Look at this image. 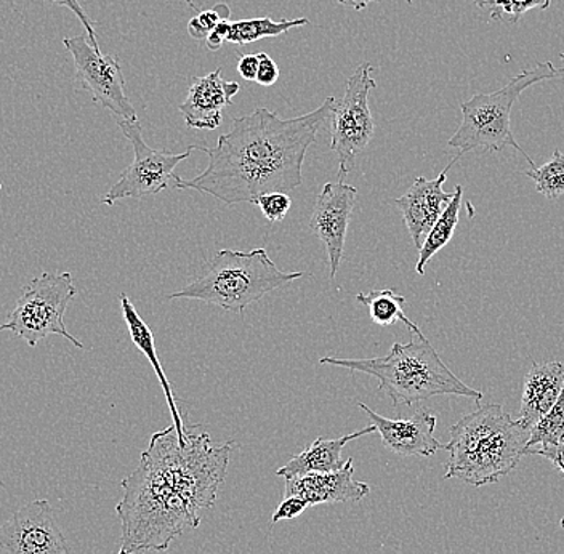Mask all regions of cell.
Returning <instances> with one entry per match:
<instances>
[{
    "instance_id": "obj_1",
    "label": "cell",
    "mask_w": 564,
    "mask_h": 554,
    "mask_svg": "<svg viewBox=\"0 0 564 554\" xmlns=\"http://www.w3.org/2000/svg\"><path fill=\"white\" fill-rule=\"evenodd\" d=\"M235 443L214 444L199 425L174 423L151 436L135 471L122 479L116 507L122 524L119 554L165 552L186 529H196L227 478Z\"/></svg>"
},
{
    "instance_id": "obj_2",
    "label": "cell",
    "mask_w": 564,
    "mask_h": 554,
    "mask_svg": "<svg viewBox=\"0 0 564 554\" xmlns=\"http://www.w3.org/2000/svg\"><path fill=\"white\" fill-rule=\"evenodd\" d=\"M334 106L335 97H329L315 111L294 119L267 108L235 119L214 148H200L209 157L206 171L193 180L178 176L175 188L209 194L227 206L257 204L263 194L297 189L306 153Z\"/></svg>"
},
{
    "instance_id": "obj_3",
    "label": "cell",
    "mask_w": 564,
    "mask_h": 554,
    "mask_svg": "<svg viewBox=\"0 0 564 554\" xmlns=\"http://www.w3.org/2000/svg\"><path fill=\"white\" fill-rule=\"evenodd\" d=\"M449 452L444 479L457 478L465 485H496L510 475L528 455L531 428L513 420L502 405H479L451 426Z\"/></svg>"
},
{
    "instance_id": "obj_4",
    "label": "cell",
    "mask_w": 564,
    "mask_h": 554,
    "mask_svg": "<svg viewBox=\"0 0 564 554\" xmlns=\"http://www.w3.org/2000/svg\"><path fill=\"white\" fill-rule=\"evenodd\" d=\"M319 365L344 367L351 372L376 377L379 390L391 398L394 408L449 394L475 401L485 397L458 379L423 335H414L405 345L393 344L386 358L340 359L327 356L319 359Z\"/></svg>"
},
{
    "instance_id": "obj_5",
    "label": "cell",
    "mask_w": 564,
    "mask_h": 554,
    "mask_svg": "<svg viewBox=\"0 0 564 554\" xmlns=\"http://www.w3.org/2000/svg\"><path fill=\"white\" fill-rule=\"evenodd\" d=\"M305 273H285L268 257L267 250H218L203 278L167 296L169 300H199L220 306L228 313L242 314L264 295L285 287Z\"/></svg>"
},
{
    "instance_id": "obj_6",
    "label": "cell",
    "mask_w": 564,
    "mask_h": 554,
    "mask_svg": "<svg viewBox=\"0 0 564 554\" xmlns=\"http://www.w3.org/2000/svg\"><path fill=\"white\" fill-rule=\"evenodd\" d=\"M562 69L552 62L539 63L534 68L521 70L507 86L492 94H478L460 104L462 122L447 146L458 150L457 156L482 150L486 153H500L513 146L527 157L531 169L538 167L527 151L514 140L510 116L513 105L527 88L544 80L556 79Z\"/></svg>"
},
{
    "instance_id": "obj_7",
    "label": "cell",
    "mask_w": 564,
    "mask_h": 554,
    "mask_svg": "<svg viewBox=\"0 0 564 554\" xmlns=\"http://www.w3.org/2000/svg\"><path fill=\"white\" fill-rule=\"evenodd\" d=\"M76 295L69 273H44L24 285L15 309L10 313L9 323L3 324V327L23 338L30 347H35L48 335H62L74 347L83 349V341L69 334L63 319Z\"/></svg>"
},
{
    "instance_id": "obj_8",
    "label": "cell",
    "mask_w": 564,
    "mask_h": 554,
    "mask_svg": "<svg viewBox=\"0 0 564 554\" xmlns=\"http://www.w3.org/2000/svg\"><path fill=\"white\" fill-rule=\"evenodd\" d=\"M372 65L361 63L347 79L344 97L335 100L330 116V150L338 159V182H345L355 167L356 157L369 146L376 132L369 108L370 90L377 87Z\"/></svg>"
},
{
    "instance_id": "obj_9",
    "label": "cell",
    "mask_w": 564,
    "mask_h": 554,
    "mask_svg": "<svg viewBox=\"0 0 564 554\" xmlns=\"http://www.w3.org/2000/svg\"><path fill=\"white\" fill-rule=\"evenodd\" d=\"M118 126L122 130L123 137L132 144L135 159L123 171L118 183L105 194L101 203L112 206L116 200L129 199V197L140 199V197L161 193L171 185L175 186L176 178H178L174 175L176 165L186 161L196 146H189L188 150L180 154L164 153V151L148 146L139 121L118 119Z\"/></svg>"
},
{
    "instance_id": "obj_10",
    "label": "cell",
    "mask_w": 564,
    "mask_h": 554,
    "mask_svg": "<svg viewBox=\"0 0 564 554\" xmlns=\"http://www.w3.org/2000/svg\"><path fill=\"white\" fill-rule=\"evenodd\" d=\"M63 44L73 55L77 83L90 91L94 104L109 109L123 121H139L135 108L126 95V79L118 56L104 55L86 35L66 37Z\"/></svg>"
},
{
    "instance_id": "obj_11",
    "label": "cell",
    "mask_w": 564,
    "mask_h": 554,
    "mask_svg": "<svg viewBox=\"0 0 564 554\" xmlns=\"http://www.w3.org/2000/svg\"><path fill=\"white\" fill-rule=\"evenodd\" d=\"M0 554H73L47 500L23 504L0 525Z\"/></svg>"
},
{
    "instance_id": "obj_12",
    "label": "cell",
    "mask_w": 564,
    "mask_h": 554,
    "mask_svg": "<svg viewBox=\"0 0 564 554\" xmlns=\"http://www.w3.org/2000/svg\"><path fill=\"white\" fill-rule=\"evenodd\" d=\"M358 189L345 182L326 183L316 199L310 229L326 247L330 278H337L344 259L345 241L350 226Z\"/></svg>"
},
{
    "instance_id": "obj_13",
    "label": "cell",
    "mask_w": 564,
    "mask_h": 554,
    "mask_svg": "<svg viewBox=\"0 0 564 554\" xmlns=\"http://www.w3.org/2000/svg\"><path fill=\"white\" fill-rule=\"evenodd\" d=\"M358 405L376 426L377 433L382 437L383 447L393 454L400 457H433L436 452L444 449L443 444L435 437L438 419L426 409H421L409 419L393 420L377 414L362 402Z\"/></svg>"
},
{
    "instance_id": "obj_14",
    "label": "cell",
    "mask_w": 564,
    "mask_h": 554,
    "mask_svg": "<svg viewBox=\"0 0 564 554\" xmlns=\"http://www.w3.org/2000/svg\"><path fill=\"white\" fill-rule=\"evenodd\" d=\"M456 156L449 162L446 169L435 180H426L425 176H417L411 189L404 196L394 200L397 207L403 214L405 228L411 235L412 242L421 250L423 241L430 229L436 224V220L443 214L447 204L453 200L454 193H446L443 189L453 165L458 161Z\"/></svg>"
},
{
    "instance_id": "obj_15",
    "label": "cell",
    "mask_w": 564,
    "mask_h": 554,
    "mask_svg": "<svg viewBox=\"0 0 564 554\" xmlns=\"http://www.w3.org/2000/svg\"><path fill=\"white\" fill-rule=\"evenodd\" d=\"M241 86L235 80H225L221 68L207 76L194 77L185 101L178 106L189 129L215 130L224 119V109L231 106L232 98Z\"/></svg>"
},
{
    "instance_id": "obj_16",
    "label": "cell",
    "mask_w": 564,
    "mask_h": 554,
    "mask_svg": "<svg viewBox=\"0 0 564 554\" xmlns=\"http://www.w3.org/2000/svg\"><path fill=\"white\" fill-rule=\"evenodd\" d=\"M352 458L345 461L344 468L333 472H310L285 479L284 497H300L310 507L321 503L359 502L370 493L366 482L352 479Z\"/></svg>"
},
{
    "instance_id": "obj_17",
    "label": "cell",
    "mask_w": 564,
    "mask_h": 554,
    "mask_svg": "<svg viewBox=\"0 0 564 554\" xmlns=\"http://www.w3.org/2000/svg\"><path fill=\"white\" fill-rule=\"evenodd\" d=\"M564 390V365L562 362H532L524 377L521 397L520 420L534 428L549 414Z\"/></svg>"
},
{
    "instance_id": "obj_18",
    "label": "cell",
    "mask_w": 564,
    "mask_h": 554,
    "mask_svg": "<svg viewBox=\"0 0 564 554\" xmlns=\"http://www.w3.org/2000/svg\"><path fill=\"white\" fill-rule=\"evenodd\" d=\"M376 432V426L370 425L359 430V432L337 437V439L317 437L308 449L294 455L284 467L278 469L276 475L284 479H291L295 478V476L310 475V472L337 471V469L344 468L345 465V461L341 460L344 447L351 443V441Z\"/></svg>"
},
{
    "instance_id": "obj_19",
    "label": "cell",
    "mask_w": 564,
    "mask_h": 554,
    "mask_svg": "<svg viewBox=\"0 0 564 554\" xmlns=\"http://www.w3.org/2000/svg\"><path fill=\"white\" fill-rule=\"evenodd\" d=\"M310 21L306 18H295V20L274 21L273 18H249V20H239L235 23L221 21L209 37L206 39L209 51H220L225 42L229 44L242 45L253 44V42L262 41V39L278 37L285 34L294 28L306 26Z\"/></svg>"
},
{
    "instance_id": "obj_20",
    "label": "cell",
    "mask_w": 564,
    "mask_h": 554,
    "mask_svg": "<svg viewBox=\"0 0 564 554\" xmlns=\"http://www.w3.org/2000/svg\"><path fill=\"white\" fill-rule=\"evenodd\" d=\"M119 298H121L123 321H126L127 327H129L133 345H135V347L147 356L148 361L153 366L159 383H161L162 390H164L165 399H167V405L169 409H171L172 419H174L176 433L183 434L185 433L186 423L183 422V416L180 414L178 408H176L174 388H172L171 381H169L164 369H162L161 362H159L153 330H151L150 327H148V324L141 319L140 314L137 313L135 306L130 302L129 296L121 294Z\"/></svg>"
},
{
    "instance_id": "obj_21",
    "label": "cell",
    "mask_w": 564,
    "mask_h": 554,
    "mask_svg": "<svg viewBox=\"0 0 564 554\" xmlns=\"http://www.w3.org/2000/svg\"><path fill=\"white\" fill-rule=\"evenodd\" d=\"M462 197H464V188L457 185L456 191H454L453 200L447 204L436 224L433 225V228L426 235L425 241H423L421 250H419L417 264H415V271H417L419 276H425L426 263L453 239L458 220H460Z\"/></svg>"
},
{
    "instance_id": "obj_22",
    "label": "cell",
    "mask_w": 564,
    "mask_h": 554,
    "mask_svg": "<svg viewBox=\"0 0 564 554\" xmlns=\"http://www.w3.org/2000/svg\"><path fill=\"white\" fill-rule=\"evenodd\" d=\"M356 302L365 305L369 309L370 319L377 326L388 327L397 323H403L414 335H423L417 324L412 323L405 316L403 305L404 296L398 295L394 289H386V291H372L369 294L356 295Z\"/></svg>"
},
{
    "instance_id": "obj_23",
    "label": "cell",
    "mask_w": 564,
    "mask_h": 554,
    "mask_svg": "<svg viewBox=\"0 0 564 554\" xmlns=\"http://www.w3.org/2000/svg\"><path fill=\"white\" fill-rule=\"evenodd\" d=\"M564 439V390L556 404L550 409L549 414L531 430L528 443V455H535L539 450L558 446Z\"/></svg>"
},
{
    "instance_id": "obj_24",
    "label": "cell",
    "mask_w": 564,
    "mask_h": 554,
    "mask_svg": "<svg viewBox=\"0 0 564 554\" xmlns=\"http://www.w3.org/2000/svg\"><path fill=\"white\" fill-rule=\"evenodd\" d=\"M527 175L534 180L538 193L550 200L558 199L564 194V154L556 150L549 162L541 167L531 169Z\"/></svg>"
},
{
    "instance_id": "obj_25",
    "label": "cell",
    "mask_w": 564,
    "mask_h": 554,
    "mask_svg": "<svg viewBox=\"0 0 564 554\" xmlns=\"http://www.w3.org/2000/svg\"><path fill=\"white\" fill-rule=\"evenodd\" d=\"M186 3L196 12V15L188 23V34L192 35L194 41H206L212 31L221 21H228L229 15H231V10H229L227 3H217V6L207 10L197 9L193 0H186Z\"/></svg>"
},
{
    "instance_id": "obj_26",
    "label": "cell",
    "mask_w": 564,
    "mask_h": 554,
    "mask_svg": "<svg viewBox=\"0 0 564 554\" xmlns=\"http://www.w3.org/2000/svg\"><path fill=\"white\" fill-rule=\"evenodd\" d=\"M552 0H491L492 20L511 21L518 23L520 18L531 10H546Z\"/></svg>"
},
{
    "instance_id": "obj_27",
    "label": "cell",
    "mask_w": 564,
    "mask_h": 554,
    "mask_svg": "<svg viewBox=\"0 0 564 554\" xmlns=\"http://www.w3.org/2000/svg\"><path fill=\"white\" fill-rule=\"evenodd\" d=\"M256 206H259L268 221L280 224L288 217L292 200L285 193H268L259 197Z\"/></svg>"
},
{
    "instance_id": "obj_28",
    "label": "cell",
    "mask_w": 564,
    "mask_h": 554,
    "mask_svg": "<svg viewBox=\"0 0 564 554\" xmlns=\"http://www.w3.org/2000/svg\"><path fill=\"white\" fill-rule=\"evenodd\" d=\"M42 2L53 3V6L65 7L69 9L83 23L84 30H86L88 41L94 45L97 51H101L100 44H98L97 34H95L94 21L88 18L86 10L80 7L79 0H42Z\"/></svg>"
},
{
    "instance_id": "obj_29",
    "label": "cell",
    "mask_w": 564,
    "mask_h": 554,
    "mask_svg": "<svg viewBox=\"0 0 564 554\" xmlns=\"http://www.w3.org/2000/svg\"><path fill=\"white\" fill-rule=\"evenodd\" d=\"M308 507L310 504L306 503L305 500L300 499V497H284L282 502L278 504L276 510H274L271 522L276 524V522L280 521L295 520V518H299Z\"/></svg>"
},
{
    "instance_id": "obj_30",
    "label": "cell",
    "mask_w": 564,
    "mask_h": 554,
    "mask_svg": "<svg viewBox=\"0 0 564 554\" xmlns=\"http://www.w3.org/2000/svg\"><path fill=\"white\" fill-rule=\"evenodd\" d=\"M260 55V66L259 73H257L256 83L262 87H271L278 83L280 79V68H278L274 59L271 58L268 53H259Z\"/></svg>"
},
{
    "instance_id": "obj_31",
    "label": "cell",
    "mask_w": 564,
    "mask_h": 554,
    "mask_svg": "<svg viewBox=\"0 0 564 554\" xmlns=\"http://www.w3.org/2000/svg\"><path fill=\"white\" fill-rule=\"evenodd\" d=\"M260 55L259 53H245L238 56V73L242 79L249 83H256L257 73H259Z\"/></svg>"
},
{
    "instance_id": "obj_32",
    "label": "cell",
    "mask_w": 564,
    "mask_h": 554,
    "mask_svg": "<svg viewBox=\"0 0 564 554\" xmlns=\"http://www.w3.org/2000/svg\"><path fill=\"white\" fill-rule=\"evenodd\" d=\"M535 455L552 461V464L555 465V467L558 468L564 476V439L558 444V446L550 447V449L539 450Z\"/></svg>"
},
{
    "instance_id": "obj_33",
    "label": "cell",
    "mask_w": 564,
    "mask_h": 554,
    "mask_svg": "<svg viewBox=\"0 0 564 554\" xmlns=\"http://www.w3.org/2000/svg\"><path fill=\"white\" fill-rule=\"evenodd\" d=\"M340 6L350 7V9H355L356 12H361V10L368 9L370 3L373 2H382V0H337ZM409 3H412V0H408Z\"/></svg>"
},
{
    "instance_id": "obj_34",
    "label": "cell",
    "mask_w": 564,
    "mask_h": 554,
    "mask_svg": "<svg viewBox=\"0 0 564 554\" xmlns=\"http://www.w3.org/2000/svg\"><path fill=\"white\" fill-rule=\"evenodd\" d=\"M475 6L478 7V9H485L486 6H488L491 0H474Z\"/></svg>"
},
{
    "instance_id": "obj_35",
    "label": "cell",
    "mask_w": 564,
    "mask_h": 554,
    "mask_svg": "<svg viewBox=\"0 0 564 554\" xmlns=\"http://www.w3.org/2000/svg\"><path fill=\"white\" fill-rule=\"evenodd\" d=\"M560 58H562L564 62V53H560ZM562 73H564V69H562Z\"/></svg>"
},
{
    "instance_id": "obj_36",
    "label": "cell",
    "mask_w": 564,
    "mask_h": 554,
    "mask_svg": "<svg viewBox=\"0 0 564 554\" xmlns=\"http://www.w3.org/2000/svg\"><path fill=\"white\" fill-rule=\"evenodd\" d=\"M3 330H6V327L0 326V332H3Z\"/></svg>"
},
{
    "instance_id": "obj_37",
    "label": "cell",
    "mask_w": 564,
    "mask_h": 554,
    "mask_svg": "<svg viewBox=\"0 0 564 554\" xmlns=\"http://www.w3.org/2000/svg\"><path fill=\"white\" fill-rule=\"evenodd\" d=\"M560 524H562V528H564V518H563L562 522H560Z\"/></svg>"
},
{
    "instance_id": "obj_38",
    "label": "cell",
    "mask_w": 564,
    "mask_h": 554,
    "mask_svg": "<svg viewBox=\"0 0 564 554\" xmlns=\"http://www.w3.org/2000/svg\"><path fill=\"white\" fill-rule=\"evenodd\" d=\"M2 188H3V186H2V185H0V191H2Z\"/></svg>"
}]
</instances>
